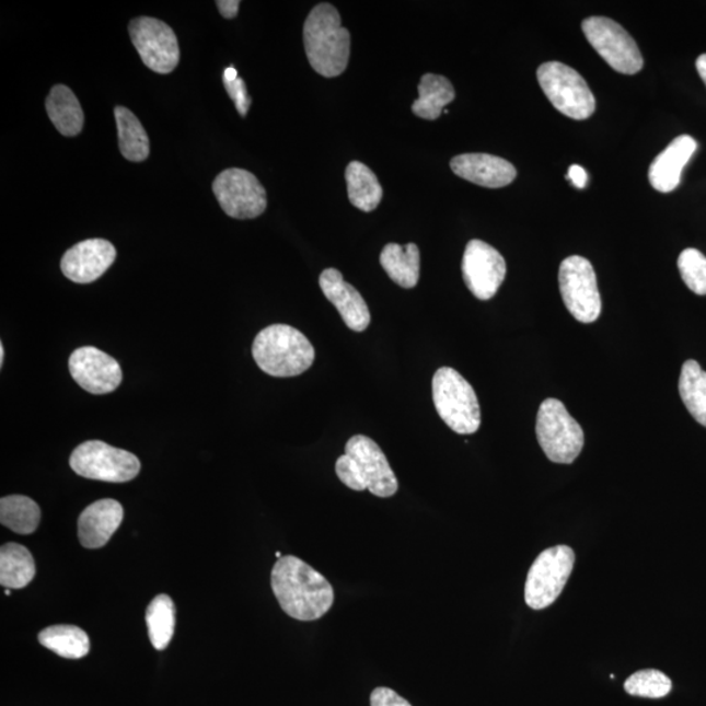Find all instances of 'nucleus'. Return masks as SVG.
Returning <instances> with one entry per match:
<instances>
[{
    "label": "nucleus",
    "instance_id": "72a5a7b5",
    "mask_svg": "<svg viewBox=\"0 0 706 706\" xmlns=\"http://www.w3.org/2000/svg\"><path fill=\"white\" fill-rule=\"evenodd\" d=\"M371 706H413L406 698H403L395 691L379 687L372 692Z\"/></svg>",
    "mask_w": 706,
    "mask_h": 706
},
{
    "label": "nucleus",
    "instance_id": "6e6552de",
    "mask_svg": "<svg viewBox=\"0 0 706 706\" xmlns=\"http://www.w3.org/2000/svg\"><path fill=\"white\" fill-rule=\"evenodd\" d=\"M576 556L568 546L543 551L531 565L524 585V601L533 610L547 609L562 594L575 567Z\"/></svg>",
    "mask_w": 706,
    "mask_h": 706
},
{
    "label": "nucleus",
    "instance_id": "f8f14e48",
    "mask_svg": "<svg viewBox=\"0 0 706 706\" xmlns=\"http://www.w3.org/2000/svg\"><path fill=\"white\" fill-rule=\"evenodd\" d=\"M215 197L233 219L261 217L267 207V193L253 173L232 167L221 172L212 184Z\"/></svg>",
    "mask_w": 706,
    "mask_h": 706
},
{
    "label": "nucleus",
    "instance_id": "4c0bfd02",
    "mask_svg": "<svg viewBox=\"0 0 706 706\" xmlns=\"http://www.w3.org/2000/svg\"><path fill=\"white\" fill-rule=\"evenodd\" d=\"M4 361V347L3 345H0V366H3Z\"/></svg>",
    "mask_w": 706,
    "mask_h": 706
},
{
    "label": "nucleus",
    "instance_id": "7ed1b4c3",
    "mask_svg": "<svg viewBox=\"0 0 706 706\" xmlns=\"http://www.w3.org/2000/svg\"><path fill=\"white\" fill-rule=\"evenodd\" d=\"M339 481L352 490L368 489L382 499L398 493L400 484L392 466L379 443L367 436L351 437L346 445L345 455L335 463Z\"/></svg>",
    "mask_w": 706,
    "mask_h": 706
},
{
    "label": "nucleus",
    "instance_id": "473e14b6",
    "mask_svg": "<svg viewBox=\"0 0 706 706\" xmlns=\"http://www.w3.org/2000/svg\"><path fill=\"white\" fill-rule=\"evenodd\" d=\"M223 82L228 94H230L235 107H238L240 116L246 117L252 99L248 97L244 80L239 77V72L233 66L224 70Z\"/></svg>",
    "mask_w": 706,
    "mask_h": 706
},
{
    "label": "nucleus",
    "instance_id": "393cba45",
    "mask_svg": "<svg viewBox=\"0 0 706 706\" xmlns=\"http://www.w3.org/2000/svg\"><path fill=\"white\" fill-rule=\"evenodd\" d=\"M349 201L359 210L372 212L381 204L382 186L375 174L359 161L349 163L346 170Z\"/></svg>",
    "mask_w": 706,
    "mask_h": 706
},
{
    "label": "nucleus",
    "instance_id": "7c9ffc66",
    "mask_svg": "<svg viewBox=\"0 0 706 706\" xmlns=\"http://www.w3.org/2000/svg\"><path fill=\"white\" fill-rule=\"evenodd\" d=\"M624 688L632 696L662 698L670 694L672 683L662 671L641 670L625 681Z\"/></svg>",
    "mask_w": 706,
    "mask_h": 706
},
{
    "label": "nucleus",
    "instance_id": "bb28decb",
    "mask_svg": "<svg viewBox=\"0 0 706 706\" xmlns=\"http://www.w3.org/2000/svg\"><path fill=\"white\" fill-rule=\"evenodd\" d=\"M38 641L54 653L69 659H80L90 653L89 635L76 625H51L39 632Z\"/></svg>",
    "mask_w": 706,
    "mask_h": 706
},
{
    "label": "nucleus",
    "instance_id": "a211bd4d",
    "mask_svg": "<svg viewBox=\"0 0 706 706\" xmlns=\"http://www.w3.org/2000/svg\"><path fill=\"white\" fill-rule=\"evenodd\" d=\"M456 176L475 185L499 188L512 184L517 171L506 159L488 153H465L450 161Z\"/></svg>",
    "mask_w": 706,
    "mask_h": 706
},
{
    "label": "nucleus",
    "instance_id": "9d476101",
    "mask_svg": "<svg viewBox=\"0 0 706 706\" xmlns=\"http://www.w3.org/2000/svg\"><path fill=\"white\" fill-rule=\"evenodd\" d=\"M562 298L569 313L582 324L600 319L602 300L593 266L580 255L562 262L559 270Z\"/></svg>",
    "mask_w": 706,
    "mask_h": 706
},
{
    "label": "nucleus",
    "instance_id": "6ab92c4d",
    "mask_svg": "<svg viewBox=\"0 0 706 706\" xmlns=\"http://www.w3.org/2000/svg\"><path fill=\"white\" fill-rule=\"evenodd\" d=\"M124 521V508L113 499L94 501L78 520V536L90 549L104 547Z\"/></svg>",
    "mask_w": 706,
    "mask_h": 706
},
{
    "label": "nucleus",
    "instance_id": "b1692460",
    "mask_svg": "<svg viewBox=\"0 0 706 706\" xmlns=\"http://www.w3.org/2000/svg\"><path fill=\"white\" fill-rule=\"evenodd\" d=\"M419 99L413 104L415 116L435 120L440 118L445 106L455 99V91L447 78L426 73L418 86Z\"/></svg>",
    "mask_w": 706,
    "mask_h": 706
},
{
    "label": "nucleus",
    "instance_id": "e433bc0d",
    "mask_svg": "<svg viewBox=\"0 0 706 706\" xmlns=\"http://www.w3.org/2000/svg\"><path fill=\"white\" fill-rule=\"evenodd\" d=\"M696 69H697L698 76L702 77L706 85V54H703V56L697 58Z\"/></svg>",
    "mask_w": 706,
    "mask_h": 706
},
{
    "label": "nucleus",
    "instance_id": "a878e982",
    "mask_svg": "<svg viewBox=\"0 0 706 706\" xmlns=\"http://www.w3.org/2000/svg\"><path fill=\"white\" fill-rule=\"evenodd\" d=\"M118 129V144L123 157L132 163H141L150 157V138L143 125L131 111L124 106L114 109Z\"/></svg>",
    "mask_w": 706,
    "mask_h": 706
},
{
    "label": "nucleus",
    "instance_id": "c9c22d12",
    "mask_svg": "<svg viewBox=\"0 0 706 706\" xmlns=\"http://www.w3.org/2000/svg\"><path fill=\"white\" fill-rule=\"evenodd\" d=\"M221 16L225 19H233L238 16L240 2L239 0H219L217 2Z\"/></svg>",
    "mask_w": 706,
    "mask_h": 706
},
{
    "label": "nucleus",
    "instance_id": "5701e85b",
    "mask_svg": "<svg viewBox=\"0 0 706 706\" xmlns=\"http://www.w3.org/2000/svg\"><path fill=\"white\" fill-rule=\"evenodd\" d=\"M36 576V564L30 549L18 543L0 548V585L7 589L28 587Z\"/></svg>",
    "mask_w": 706,
    "mask_h": 706
},
{
    "label": "nucleus",
    "instance_id": "f257e3e1",
    "mask_svg": "<svg viewBox=\"0 0 706 706\" xmlns=\"http://www.w3.org/2000/svg\"><path fill=\"white\" fill-rule=\"evenodd\" d=\"M271 588L282 611L296 621H319L334 604V589L327 578L292 555L282 556L274 565Z\"/></svg>",
    "mask_w": 706,
    "mask_h": 706
},
{
    "label": "nucleus",
    "instance_id": "412c9836",
    "mask_svg": "<svg viewBox=\"0 0 706 706\" xmlns=\"http://www.w3.org/2000/svg\"><path fill=\"white\" fill-rule=\"evenodd\" d=\"M46 112L56 129L65 137H77L83 130L84 113L69 86L54 85L46 99Z\"/></svg>",
    "mask_w": 706,
    "mask_h": 706
},
{
    "label": "nucleus",
    "instance_id": "4be33fe9",
    "mask_svg": "<svg viewBox=\"0 0 706 706\" xmlns=\"http://www.w3.org/2000/svg\"><path fill=\"white\" fill-rule=\"evenodd\" d=\"M381 266L396 285L412 289L420 278V252L418 245L387 244L380 257Z\"/></svg>",
    "mask_w": 706,
    "mask_h": 706
},
{
    "label": "nucleus",
    "instance_id": "c85d7f7f",
    "mask_svg": "<svg viewBox=\"0 0 706 706\" xmlns=\"http://www.w3.org/2000/svg\"><path fill=\"white\" fill-rule=\"evenodd\" d=\"M679 393L690 414L706 428V372L697 361L684 362L679 379Z\"/></svg>",
    "mask_w": 706,
    "mask_h": 706
},
{
    "label": "nucleus",
    "instance_id": "dca6fc26",
    "mask_svg": "<svg viewBox=\"0 0 706 706\" xmlns=\"http://www.w3.org/2000/svg\"><path fill=\"white\" fill-rule=\"evenodd\" d=\"M116 257V247L109 241L91 239L69 248L60 261V268L67 279L78 285H89L103 277Z\"/></svg>",
    "mask_w": 706,
    "mask_h": 706
},
{
    "label": "nucleus",
    "instance_id": "9b49d317",
    "mask_svg": "<svg viewBox=\"0 0 706 706\" xmlns=\"http://www.w3.org/2000/svg\"><path fill=\"white\" fill-rule=\"evenodd\" d=\"M582 31L590 45L612 69L625 76L641 71L643 54L621 24L609 18L591 16L583 20Z\"/></svg>",
    "mask_w": 706,
    "mask_h": 706
},
{
    "label": "nucleus",
    "instance_id": "39448f33",
    "mask_svg": "<svg viewBox=\"0 0 706 706\" xmlns=\"http://www.w3.org/2000/svg\"><path fill=\"white\" fill-rule=\"evenodd\" d=\"M432 392L437 413L455 433L473 435L481 428V406L475 390L453 368L443 367L435 373Z\"/></svg>",
    "mask_w": 706,
    "mask_h": 706
},
{
    "label": "nucleus",
    "instance_id": "4468645a",
    "mask_svg": "<svg viewBox=\"0 0 706 706\" xmlns=\"http://www.w3.org/2000/svg\"><path fill=\"white\" fill-rule=\"evenodd\" d=\"M462 274L476 299L490 300L506 279V259L487 242L471 240L463 254Z\"/></svg>",
    "mask_w": 706,
    "mask_h": 706
},
{
    "label": "nucleus",
    "instance_id": "cd10ccee",
    "mask_svg": "<svg viewBox=\"0 0 706 706\" xmlns=\"http://www.w3.org/2000/svg\"><path fill=\"white\" fill-rule=\"evenodd\" d=\"M42 520V509L26 496L13 495L0 500V522L13 533H35Z\"/></svg>",
    "mask_w": 706,
    "mask_h": 706
},
{
    "label": "nucleus",
    "instance_id": "0eeeda50",
    "mask_svg": "<svg viewBox=\"0 0 706 706\" xmlns=\"http://www.w3.org/2000/svg\"><path fill=\"white\" fill-rule=\"evenodd\" d=\"M536 77L549 103L564 116L577 120L593 116L594 94L575 69L560 62H547L537 69Z\"/></svg>",
    "mask_w": 706,
    "mask_h": 706
},
{
    "label": "nucleus",
    "instance_id": "2f4dec72",
    "mask_svg": "<svg viewBox=\"0 0 706 706\" xmlns=\"http://www.w3.org/2000/svg\"><path fill=\"white\" fill-rule=\"evenodd\" d=\"M679 271L692 292L706 294V257L696 248H685L678 259Z\"/></svg>",
    "mask_w": 706,
    "mask_h": 706
},
{
    "label": "nucleus",
    "instance_id": "f03ea898",
    "mask_svg": "<svg viewBox=\"0 0 706 706\" xmlns=\"http://www.w3.org/2000/svg\"><path fill=\"white\" fill-rule=\"evenodd\" d=\"M304 45L309 63L325 78L346 71L351 54V36L342 26L334 5L321 3L309 13L304 24Z\"/></svg>",
    "mask_w": 706,
    "mask_h": 706
},
{
    "label": "nucleus",
    "instance_id": "1a4fd4ad",
    "mask_svg": "<svg viewBox=\"0 0 706 706\" xmlns=\"http://www.w3.org/2000/svg\"><path fill=\"white\" fill-rule=\"evenodd\" d=\"M70 466L86 479L107 483L136 479L141 467L137 455L103 441H86L79 445L70 456Z\"/></svg>",
    "mask_w": 706,
    "mask_h": 706
},
{
    "label": "nucleus",
    "instance_id": "2eb2a0df",
    "mask_svg": "<svg viewBox=\"0 0 706 706\" xmlns=\"http://www.w3.org/2000/svg\"><path fill=\"white\" fill-rule=\"evenodd\" d=\"M69 368L79 386L94 395L113 393L123 382V369L118 361L96 347H82L73 351Z\"/></svg>",
    "mask_w": 706,
    "mask_h": 706
},
{
    "label": "nucleus",
    "instance_id": "c756f323",
    "mask_svg": "<svg viewBox=\"0 0 706 706\" xmlns=\"http://www.w3.org/2000/svg\"><path fill=\"white\" fill-rule=\"evenodd\" d=\"M146 623L153 648L166 649L172 641L174 625H176V606L170 595L160 594L154 598L147 607Z\"/></svg>",
    "mask_w": 706,
    "mask_h": 706
},
{
    "label": "nucleus",
    "instance_id": "aec40b11",
    "mask_svg": "<svg viewBox=\"0 0 706 706\" xmlns=\"http://www.w3.org/2000/svg\"><path fill=\"white\" fill-rule=\"evenodd\" d=\"M697 150V143L690 136L672 140L664 151L658 154L649 167V181L657 192L671 193L681 184L684 166Z\"/></svg>",
    "mask_w": 706,
    "mask_h": 706
},
{
    "label": "nucleus",
    "instance_id": "20e7f679",
    "mask_svg": "<svg viewBox=\"0 0 706 706\" xmlns=\"http://www.w3.org/2000/svg\"><path fill=\"white\" fill-rule=\"evenodd\" d=\"M253 358L257 366L273 377H296L313 366L312 343L298 328L288 325L268 326L255 336Z\"/></svg>",
    "mask_w": 706,
    "mask_h": 706
},
{
    "label": "nucleus",
    "instance_id": "423d86ee",
    "mask_svg": "<svg viewBox=\"0 0 706 706\" xmlns=\"http://www.w3.org/2000/svg\"><path fill=\"white\" fill-rule=\"evenodd\" d=\"M536 437L549 461L570 465L581 454L583 430L560 401H544L536 416Z\"/></svg>",
    "mask_w": 706,
    "mask_h": 706
},
{
    "label": "nucleus",
    "instance_id": "f3484780",
    "mask_svg": "<svg viewBox=\"0 0 706 706\" xmlns=\"http://www.w3.org/2000/svg\"><path fill=\"white\" fill-rule=\"evenodd\" d=\"M320 287L348 328L356 333L366 332L371 324V312L358 289L345 281L340 271L326 268L321 274Z\"/></svg>",
    "mask_w": 706,
    "mask_h": 706
},
{
    "label": "nucleus",
    "instance_id": "f704fd0d",
    "mask_svg": "<svg viewBox=\"0 0 706 706\" xmlns=\"http://www.w3.org/2000/svg\"><path fill=\"white\" fill-rule=\"evenodd\" d=\"M567 180L571 181L577 188H585L588 184V173L580 165H571L569 167Z\"/></svg>",
    "mask_w": 706,
    "mask_h": 706
},
{
    "label": "nucleus",
    "instance_id": "ddd939ff",
    "mask_svg": "<svg viewBox=\"0 0 706 706\" xmlns=\"http://www.w3.org/2000/svg\"><path fill=\"white\" fill-rule=\"evenodd\" d=\"M134 46L148 69L171 73L180 63V45L170 25L159 19L140 16L129 26Z\"/></svg>",
    "mask_w": 706,
    "mask_h": 706
}]
</instances>
